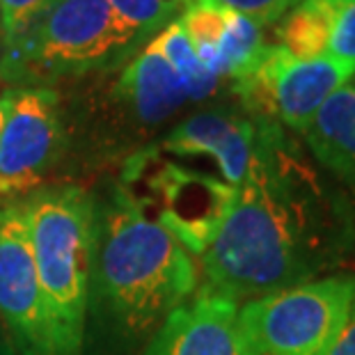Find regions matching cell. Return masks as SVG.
I'll use <instances>...</instances> for the list:
<instances>
[{
  "instance_id": "9c48e42d",
  "label": "cell",
  "mask_w": 355,
  "mask_h": 355,
  "mask_svg": "<svg viewBox=\"0 0 355 355\" xmlns=\"http://www.w3.org/2000/svg\"><path fill=\"white\" fill-rule=\"evenodd\" d=\"M0 321L19 355H53L49 312L21 202L0 209Z\"/></svg>"
},
{
  "instance_id": "277c9868",
  "label": "cell",
  "mask_w": 355,
  "mask_h": 355,
  "mask_svg": "<svg viewBox=\"0 0 355 355\" xmlns=\"http://www.w3.org/2000/svg\"><path fill=\"white\" fill-rule=\"evenodd\" d=\"M135 44L110 0H55L24 35L3 44L0 76L12 83L85 76L122 62Z\"/></svg>"
},
{
  "instance_id": "7402d4cb",
  "label": "cell",
  "mask_w": 355,
  "mask_h": 355,
  "mask_svg": "<svg viewBox=\"0 0 355 355\" xmlns=\"http://www.w3.org/2000/svg\"><path fill=\"white\" fill-rule=\"evenodd\" d=\"M328 355H355V300H353L349 319H346L344 328L339 330V335Z\"/></svg>"
},
{
  "instance_id": "cb8c5ba5",
  "label": "cell",
  "mask_w": 355,
  "mask_h": 355,
  "mask_svg": "<svg viewBox=\"0 0 355 355\" xmlns=\"http://www.w3.org/2000/svg\"><path fill=\"white\" fill-rule=\"evenodd\" d=\"M5 119V112H3V105H0V122Z\"/></svg>"
},
{
  "instance_id": "52a82bcc",
  "label": "cell",
  "mask_w": 355,
  "mask_h": 355,
  "mask_svg": "<svg viewBox=\"0 0 355 355\" xmlns=\"http://www.w3.org/2000/svg\"><path fill=\"white\" fill-rule=\"evenodd\" d=\"M355 78V67L330 55L296 60L284 49L266 46L257 67L232 80L234 94L254 119H270L305 133L316 112L339 87Z\"/></svg>"
},
{
  "instance_id": "ac0fdd59",
  "label": "cell",
  "mask_w": 355,
  "mask_h": 355,
  "mask_svg": "<svg viewBox=\"0 0 355 355\" xmlns=\"http://www.w3.org/2000/svg\"><path fill=\"white\" fill-rule=\"evenodd\" d=\"M188 3L191 0H110V7L135 42H140L172 24Z\"/></svg>"
},
{
  "instance_id": "8fae6325",
  "label": "cell",
  "mask_w": 355,
  "mask_h": 355,
  "mask_svg": "<svg viewBox=\"0 0 355 355\" xmlns=\"http://www.w3.org/2000/svg\"><path fill=\"white\" fill-rule=\"evenodd\" d=\"M188 99L186 87L152 40L128 62L108 92V112L126 133H149L175 115Z\"/></svg>"
},
{
  "instance_id": "e0dca14e",
  "label": "cell",
  "mask_w": 355,
  "mask_h": 355,
  "mask_svg": "<svg viewBox=\"0 0 355 355\" xmlns=\"http://www.w3.org/2000/svg\"><path fill=\"white\" fill-rule=\"evenodd\" d=\"M263 49H266V44L261 37V26L243 14L232 12L227 30L218 44L220 76H227L230 80L243 78L257 67Z\"/></svg>"
},
{
  "instance_id": "7a4b0ae2",
  "label": "cell",
  "mask_w": 355,
  "mask_h": 355,
  "mask_svg": "<svg viewBox=\"0 0 355 355\" xmlns=\"http://www.w3.org/2000/svg\"><path fill=\"white\" fill-rule=\"evenodd\" d=\"M198 291V268L126 186L94 198L89 300L119 335L149 337Z\"/></svg>"
},
{
  "instance_id": "9a60e30c",
  "label": "cell",
  "mask_w": 355,
  "mask_h": 355,
  "mask_svg": "<svg viewBox=\"0 0 355 355\" xmlns=\"http://www.w3.org/2000/svg\"><path fill=\"white\" fill-rule=\"evenodd\" d=\"M232 12L234 10L218 0H191L181 12V19H177L198 53L202 67L218 78H223L220 62H218V44L227 30Z\"/></svg>"
},
{
  "instance_id": "30bf717a",
  "label": "cell",
  "mask_w": 355,
  "mask_h": 355,
  "mask_svg": "<svg viewBox=\"0 0 355 355\" xmlns=\"http://www.w3.org/2000/svg\"><path fill=\"white\" fill-rule=\"evenodd\" d=\"M261 122L243 110H204L179 122L163 149L177 156H207L211 158L225 184L239 188L254 168L259 156Z\"/></svg>"
},
{
  "instance_id": "d6986e66",
  "label": "cell",
  "mask_w": 355,
  "mask_h": 355,
  "mask_svg": "<svg viewBox=\"0 0 355 355\" xmlns=\"http://www.w3.org/2000/svg\"><path fill=\"white\" fill-rule=\"evenodd\" d=\"M55 0H0V28L3 44L17 40L42 17Z\"/></svg>"
},
{
  "instance_id": "5bb4252c",
  "label": "cell",
  "mask_w": 355,
  "mask_h": 355,
  "mask_svg": "<svg viewBox=\"0 0 355 355\" xmlns=\"http://www.w3.org/2000/svg\"><path fill=\"white\" fill-rule=\"evenodd\" d=\"M339 0H300L277 24V46L296 60L328 55V42L335 26Z\"/></svg>"
},
{
  "instance_id": "7c38bea8",
  "label": "cell",
  "mask_w": 355,
  "mask_h": 355,
  "mask_svg": "<svg viewBox=\"0 0 355 355\" xmlns=\"http://www.w3.org/2000/svg\"><path fill=\"white\" fill-rule=\"evenodd\" d=\"M142 355H243L239 303L200 286L158 326Z\"/></svg>"
},
{
  "instance_id": "44dd1931",
  "label": "cell",
  "mask_w": 355,
  "mask_h": 355,
  "mask_svg": "<svg viewBox=\"0 0 355 355\" xmlns=\"http://www.w3.org/2000/svg\"><path fill=\"white\" fill-rule=\"evenodd\" d=\"M218 3L227 5L230 10L252 19L254 24L268 26L282 19L284 12L289 10L296 0H218Z\"/></svg>"
},
{
  "instance_id": "6da1fadb",
  "label": "cell",
  "mask_w": 355,
  "mask_h": 355,
  "mask_svg": "<svg viewBox=\"0 0 355 355\" xmlns=\"http://www.w3.org/2000/svg\"><path fill=\"white\" fill-rule=\"evenodd\" d=\"M259 122L254 168L202 252V286L234 303L326 277L355 241L349 195L316 175L277 122Z\"/></svg>"
},
{
  "instance_id": "4fadbf2b",
  "label": "cell",
  "mask_w": 355,
  "mask_h": 355,
  "mask_svg": "<svg viewBox=\"0 0 355 355\" xmlns=\"http://www.w3.org/2000/svg\"><path fill=\"white\" fill-rule=\"evenodd\" d=\"M303 135L312 156L342 184L355 209V85L339 87Z\"/></svg>"
},
{
  "instance_id": "5b68a950",
  "label": "cell",
  "mask_w": 355,
  "mask_h": 355,
  "mask_svg": "<svg viewBox=\"0 0 355 355\" xmlns=\"http://www.w3.org/2000/svg\"><path fill=\"white\" fill-rule=\"evenodd\" d=\"M355 300V275L335 273L248 300L239 309L243 355H328Z\"/></svg>"
},
{
  "instance_id": "ba28073f",
  "label": "cell",
  "mask_w": 355,
  "mask_h": 355,
  "mask_svg": "<svg viewBox=\"0 0 355 355\" xmlns=\"http://www.w3.org/2000/svg\"><path fill=\"white\" fill-rule=\"evenodd\" d=\"M0 195L33 191L64 149V119L58 94L49 87L21 85L0 96Z\"/></svg>"
},
{
  "instance_id": "d4e9b609",
  "label": "cell",
  "mask_w": 355,
  "mask_h": 355,
  "mask_svg": "<svg viewBox=\"0 0 355 355\" xmlns=\"http://www.w3.org/2000/svg\"><path fill=\"white\" fill-rule=\"evenodd\" d=\"M353 85H355V83H353Z\"/></svg>"
},
{
  "instance_id": "3957f363",
  "label": "cell",
  "mask_w": 355,
  "mask_h": 355,
  "mask_svg": "<svg viewBox=\"0 0 355 355\" xmlns=\"http://www.w3.org/2000/svg\"><path fill=\"white\" fill-rule=\"evenodd\" d=\"M21 207L49 312L53 355H83L94 257V195L78 186L42 188Z\"/></svg>"
},
{
  "instance_id": "603a6c76",
  "label": "cell",
  "mask_w": 355,
  "mask_h": 355,
  "mask_svg": "<svg viewBox=\"0 0 355 355\" xmlns=\"http://www.w3.org/2000/svg\"><path fill=\"white\" fill-rule=\"evenodd\" d=\"M0 355H19L17 349H14L12 342L3 335V332H0Z\"/></svg>"
},
{
  "instance_id": "8992f818",
  "label": "cell",
  "mask_w": 355,
  "mask_h": 355,
  "mask_svg": "<svg viewBox=\"0 0 355 355\" xmlns=\"http://www.w3.org/2000/svg\"><path fill=\"white\" fill-rule=\"evenodd\" d=\"M124 184L145 188L142 195H131L142 207H156V220L193 254H202L209 248L236 195L223 181L158 161L149 152L128 158Z\"/></svg>"
},
{
  "instance_id": "2e32d148",
  "label": "cell",
  "mask_w": 355,
  "mask_h": 355,
  "mask_svg": "<svg viewBox=\"0 0 355 355\" xmlns=\"http://www.w3.org/2000/svg\"><path fill=\"white\" fill-rule=\"evenodd\" d=\"M154 42L158 51L163 53V58L170 62L172 69L177 71L181 83H184L188 99L202 101V99H209V96L216 92L220 78L214 76V73L202 67L198 53H195L191 40L186 37L184 28L179 26V21H172V24L165 26Z\"/></svg>"
},
{
  "instance_id": "ffe728a7",
  "label": "cell",
  "mask_w": 355,
  "mask_h": 355,
  "mask_svg": "<svg viewBox=\"0 0 355 355\" xmlns=\"http://www.w3.org/2000/svg\"><path fill=\"white\" fill-rule=\"evenodd\" d=\"M328 55L355 67V0H339L335 26H332Z\"/></svg>"
}]
</instances>
